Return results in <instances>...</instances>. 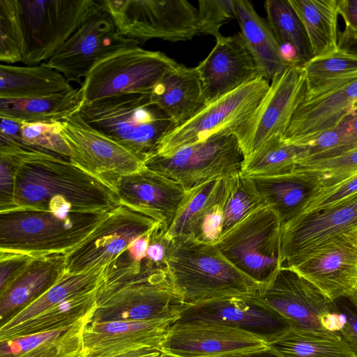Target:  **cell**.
I'll return each instance as SVG.
<instances>
[{"mask_svg": "<svg viewBox=\"0 0 357 357\" xmlns=\"http://www.w3.org/2000/svg\"><path fill=\"white\" fill-rule=\"evenodd\" d=\"M58 197L84 212L107 213L120 204L111 187L69 160L31 149L17 169L11 209L42 208Z\"/></svg>", "mask_w": 357, "mask_h": 357, "instance_id": "obj_1", "label": "cell"}, {"mask_svg": "<svg viewBox=\"0 0 357 357\" xmlns=\"http://www.w3.org/2000/svg\"><path fill=\"white\" fill-rule=\"evenodd\" d=\"M111 212V211H110ZM84 212L58 197L42 208L0 212V252L40 257L66 255L110 213Z\"/></svg>", "mask_w": 357, "mask_h": 357, "instance_id": "obj_2", "label": "cell"}, {"mask_svg": "<svg viewBox=\"0 0 357 357\" xmlns=\"http://www.w3.org/2000/svg\"><path fill=\"white\" fill-rule=\"evenodd\" d=\"M167 270L185 305L231 296H251L260 284L242 273L215 244L191 237L172 240Z\"/></svg>", "mask_w": 357, "mask_h": 357, "instance_id": "obj_3", "label": "cell"}, {"mask_svg": "<svg viewBox=\"0 0 357 357\" xmlns=\"http://www.w3.org/2000/svg\"><path fill=\"white\" fill-rule=\"evenodd\" d=\"M79 113L90 126L144 162L155 153L161 139L176 127L151 98L150 93H124L88 104Z\"/></svg>", "mask_w": 357, "mask_h": 357, "instance_id": "obj_4", "label": "cell"}, {"mask_svg": "<svg viewBox=\"0 0 357 357\" xmlns=\"http://www.w3.org/2000/svg\"><path fill=\"white\" fill-rule=\"evenodd\" d=\"M185 306L168 270L143 272L114 284H102L88 324L111 321H175Z\"/></svg>", "mask_w": 357, "mask_h": 357, "instance_id": "obj_5", "label": "cell"}, {"mask_svg": "<svg viewBox=\"0 0 357 357\" xmlns=\"http://www.w3.org/2000/svg\"><path fill=\"white\" fill-rule=\"evenodd\" d=\"M245 160L235 135L225 132L169 154H155L144 166L191 192L212 180L242 173Z\"/></svg>", "mask_w": 357, "mask_h": 357, "instance_id": "obj_6", "label": "cell"}, {"mask_svg": "<svg viewBox=\"0 0 357 357\" xmlns=\"http://www.w3.org/2000/svg\"><path fill=\"white\" fill-rule=\"evenodd\" d=\"M26 66L46 62L97 9L101 0H16Z\"/></svg>", "mask_w": 357, "mask_h": 357, "instance_id": "obj_7", "label": "cell"}, {"mask_svg": "<svg viewBox=\"0 0 357 357\" xmlns=\"http://www.w3.org/2000/svg\"><path fill=\"white\" fill-rule=\"evenodd\" d=\"M159 51L134 46L98 61L82 84L84 104L124 93H151L157 82L178 66Z\"/></svg>", "mask_w": 357, "mask_h": 357, "instance_id": "obj_8", "label": "cell"}, {"mask_svg": "<svg viewBox=\"0 0 357 357\" xmlns=\"http://www.w3.org/2000/svg\"><path fill=\"white\" fill-rule=\"evenodd\" d=\"M281 227L275 212L264 205L221 236L215 245L242 273L264 284L281 266Z\"/></svg>", "mask_w": 357, "mask_h": 357, "instance_id": "obj_9", "label": "cell"}, {"mask_svg": "<svg viewBox=\"0 0 357 357\" xmlns=\"http://www.w3.org/2000/svg\"><path fill=\"white\" fill-rule=\"evenodd\" d=\"M119 33L139 43L186 41L199 35L197 9L185 0H101Z\"/></svg>", "mask_w": 357, "mask_h": 357, "instance_id": "obj_10", "label": "cell"}, {"mask_svg": "<svg viewBox=\"0 0 357 357\" xmlns=\"http://www.w3.org/2000/svg\"><path fill=\"white\" fill-rule=\"evenodd\" d=\"M269 86L268 79L259 78L207 104L189 121L167 132L155 154H169L219 133H233L255 109Z\"/></svg>", "mask_w": 357, "mask_h": 357, "instance_id": "obj_11", "label": "cell"}, {"mask_svg": "<svg viewBox=\"0 0 357 357\" xmlns=\"http://www.w3.org/2000/svg\"><path fill=\"white\" fill-rule=\"evenodd\" d=\"M61 134L75 166L104 182L114 190L119 180L144 164L134 154L88 124L77 112L59 121Z\"/></svg>", "mask_w": 357, "mask_h": 357, "instance_id": "obj_12", "label": "cell"}, {"mask_svg": "<svg viewBox=\"0 0 357 357\" xmlns=\"http://www.w3.org/2000/svg\"><path fill=\"white\" fill-rule=\"evenodd\" d=\"M272 308L301 332L327 333L324 319L337 312L335 301L294 269L280 267L271 280L251 295Z\"/></svg>", "mask_w": 357, "mask_h": 357, "instance_id": "obj_13", "label": "cell"}, {"mask_svg": "<svg viewBox=\"0 0 357 357\" xmlns=\"http://www.w3.org/2000/svg\"><path fill=\"white\" fill-rule=\"evenodd\" d=\"M162 223L151 214L120 204L79 245L66 255L65 273L107 265L134 241Z\"/></svg>", "mask_w": 357, "mask_h": 357, "instance_id": "obj_14", "label": "cell"}, {"mask_svg": "<svg viewBox=\"0 0 357 357\" xmlns=\"http://www.w3.org/2000/svg\"><path fill=\"white\" fill-rule=\"evenodd\" d=\"M305 91L301 66L292 64L273 78L257 107L233 132L245 158L271 137H283Z\"/></svg>", "mask_w": 357, "mask_h": 357, "instance_id": "obj_15", "label": "cell"}, {"mask_svg": "<svg viewBox=\"0 0 357 357\" xmlns=\"http://www.w3.org/2000/svg\"><path fill=\"white\" fill-rule=\"evenodd\" d=\"M139 42L122 36L101 6L92 13L45 63L69 82H80L100 60Z\"/></svg>", "mask_w": 357, "mask_h": 357, "instance_id": "obj_16", "label": "cell"}, {"mask_svg": "<svg viewBox=\"0 0 357 357\" xmlns=\"http://www.w3.org/2000/svg\"><path fill=\"white\" fill-rule=\"evenodd\" d=\"M357 105V73L306 89L283 135L288 144L305 146L336 127Z\"/></svg>", "mask_w": 357, "mask_h": 357, "instance_id": "obj_17", "label": "cell"}, {"mask_svg": "<svg viewBox=\"0 0 357 357\" xmlns=\"http://www.w3.org/2000/svg\"><path fill=\"white\" fill-rule=\"evenodd\" d=\"M356 228L357 193L301 214L281 227L280 267H295L316 248Z\"/></svg>", "mask_w": 357, "mask_h": 357, "instance_id": "obj_18", "label": "cell"}, {"mask_svg": "<svg viewBox=\"0 0 357 357\" xmlns=\"http://www.w3.org/2000/svg\"><path fill=\"white\" fill-rule=\"evenodd\" d=\"M197 321L246 331L267 344L291 329L282 316L252 296H226L185 305L172 324Z\"/></svg>", "mask_w": 357, "mask_h": 357, "instance_id": "obj_19", "label": "cell"}, {"mask_svg": "<svg viewBox=\"0 0 357 357\" xmlns=\"http://www.w3.org/2000/svg\"><path fill=\"white\" fill-rule=\"evenodd\" d=\"M291 268L333 301L351 296L357 288V228L316 248Z\"/></svg>", "mask_w": 357, "mask_h": 357, "instance_id": "obj_20", "label": "cell"}, {"mask_svg": "<svg viewBox=\"0 0 357 357\" xmlns=\"http://www.w3.org/2000/svg\"><path fill=\"white\" fill-rule=\"evenodd\" d=\"M208 56L196 66L208 104L264 75L241 32L220 36Z\"/></svg>", "mask_w": 357, "mask_h": 357, "instance_id": "obj_21", "label": "cell"}, {"mask_svg": "<svg viewBox=\"0 0 357 357\" xmlns=\"http://www.w3.org/2000/svg\"><path fill=\"white\" fill-rule=\"evenodd\" d=\"M268 347L264 340L246 331L197 321L172 324L161 349L175 357H213Z\"/></svg>", "mask_w": 357, "mask_h": 357, "instance_id": "obj_22", "label": "cell"}, {"mask_svg": "<svg viewBox=\"0 0 357 357\" xmlns=\"http://www.w3.org/2000/svg\"><path fill=\"white\" fill-rule=\"evenodd\" d=\"M172 320L91 322L82 332V357H112L143 348L162 351Z\"/></svg>", "mask_w": 357, "mask_h": 357, "instance_id": "obj_23", "label": "cell"}, {"mask_svg": "<svg viewBox=\"0 0 357 357\" xmlns=\"http://www.w3.org/2000/svg\"><path fill=\"white\" fill-rule=\"evenodd\" d=\"M114 191L120 204L151 214L162 222L166 233L190 192L145 166L121 177Z\"/></svg>", "mask_w": 357, "mask_h": 357, "instance_id": "obj_24", "label": "cell"}, {"mask_svg": "<svg viewBox=\"0 0 357 357\" xmlns=\"http://www.w3.org/2000/svg\"><path fill=\"white\" fill-rule=\"evenodd\" d=\"M223 178L214 179L191 191L166 233L171 240L191 237L215 244L222 228Z\"/></svg>", "mask_w": 357, "mask_h": 357, "instance_id": "obj_25", "label": "cell"}, {"mask_svg": "<svg viewBox=\"0 0 357 357\" xmlns=\"http://www.w3.org/2000/svg\"><path fill=\"white\" fill-rule=\"evenodd\" d=\"M66 255L35 257L10 283L0 289L1 324L24 309L65 273Z\"/></svg>", "mask_w": 357, "mask_h": 357, "instance_id": "obj_26", "label": "cell"}, {"mask_svg": "<svg viewBox=\"0 0 357 357\" xmlns=\"http://www.w3.org/2000/svg\"><path fill=\"white\" fill-rule=\"evenodd\" d=\"M249 178L264 204L275 212L282 226L302 214L321 188L318 176L309 171Z\"/></svg>", "mask_w": 357, "mask_h": 357, "instance_id": "obj_27", "label": "cell"}, {"mask_svg": "<svg viewBox=\"0 0 357 357\" xmlns=\"http://www.w3.org/2000/svg\"><path fill=\"white\" fill-rule=\"evenodd\" d=\"M150 96L176 127L189 121L207 105L196 67L180 63L157 82Z\"/></svg>", "mask_w": 357, "mask_h": 357, "instance_id": "obj_28", "label": "cell"}, {"mask_svg": "<svg viewBox=\"0 0 357 357\" xmlns=\"http://www.w3.org/2000/svg\"><path fill=\"white\" fill-rule=\"evenodd\" d=\"M87 321L0 342V357H82Z\"/></svg>", "mask_w": 357, "mask_h": 357, "instance_id": "obj_29", "label": "cell"}, {"mask_svg": "<svg viewBox=\"0 0 357 357\" xmlns=\"http://www.w3.org/2000/svg\"><path fill=\"white\" fill-rule=\"evenodd\" d=\"M234 3L241 33L265 78L270 82L291 64L283 57L268 22L258 15L251 2L234 0Z\"/></svg>", "mask_w": 357, "mask_h": 357, "instance_id": "obj_30", "label": "cell"}, {"mask_svg": "<svg viewBox=\"0 0 357 357\" xmlns=\"http://www.w3.org/2000/svg\"><path fill=\"white\" fill-rule=\"evenodd\" d=\"M73 87L60 73L45 62L36 66H18L1 63L0 98H31L48 96Z\"/></svg>", "mask_w": 357, "mask_h": 357, "instance_id": "obj_31", "label": "cell"}, {"mask_svg": "<svg viewBox=\"0 0 357 357\" xmlns=\"http://www.w3.org/2000/svg\"><path fill=\"white\" fill-rule=\"evenodd\" d=\"M83 105L80 87L43 97L0 98V118L28 123H53L79 112Z\"/></svg>", "mask_w": 357, "mask_h": 357, "instance_id": "obj_32", "label": "cell"}, {"mask_svg": "<svg viewBox=\"0 0 357 357\" xmlns=\"http://www.w3.org/2000/svg\"><path fill=\"white\" fill-rule=\"evenodd\" d=\"M105 266H97L79 273H65L37 299L1 323L0 336L66 299L101 286L105 280Z\"/></svg>", "mask_w": 357, "mask_h": 357, "instance_id": "obj_33", "label": "cell"}, {"mask_svg": "<svg viewBox=\"0 0 357 357\" xmlns=\"http://www.w3.org/2000/svg\"><path fill=\"white\" fill-rule=\"evenodd\" d=\"M301 20L312 59L337 52L338 0H289Z\"/></svg>", "mask_w": 357, "mask_h": 357, "instance_id": "obj_34", "label": "cell"}, {"mask_svg": "<svg viewBox=\"0 0 357 357\" xmlns=\"http://www.w3.org/2000/svg\"><path fill=\"white\" fill-rule=\"evenodd\" d=\"M102 286V285H101ZM71 297L49 308L0 336V342L18 337L57 330L82 321H89L96 305L100 287Z\"/></svg>", "mask_w": 357, "mask_h": 357, "instance_id": "obj_35", "label": "cell"}, {"mask_svg": "<svg viewBox=\"0 0 357 357\" xmlns=\"http://www.w3.org/2000/svg\"><path fill=\"white\" fill-rule=\"evenodd\" d=\"M268 345L280 357H357L338 332L290 329Z\"/></svg>", "mask_w": 357, "mask_h": 357, "instance_id": "obj_36", "label": "cell"}, {"mask_svg": "<svg viewBox=\"0 0 357 357\" xmlns=\"http://www.w3.org/2000/svg\"><path fill=\"white\" fill-rule=\"evenodd\" d=\"M306 149V146L288 144L282 136L274 135L245 158L242 174L248 177H268L294 173Z\"/></svg>", "mask_w": 357, "mask_h": 357, "instance_id": "obj_37", "label": "cell"}, {"mask_svg": "<svg viewBox=\"0 0 357 357\" xmlns=\"http://www.w3.org/2000/svg\"><path fill=\"white\" fill-rule=\"evenodd\" d=\"M264 8L268 24L280 47H291L296 64L303 66L312 59L307 36L289 0H267Z\"/></svg>", "mask_w": 357, "mask_h": 357, "instance_id": "obj_38", "label": "cell"}, {"mask_svg": "<svg viewBox=\"0 0 357 357\" xmlns=\"http://www.w3.org/2000/svg\"><path fill=\"white\" fill-rule=\"evenodd\" d=\"M264 205L249 177L240 173L224 178L221 236Z\"/></svg>", "mask_w": 357, "mask_h": 357, "instance_id": "obj_39", "label": "cell"}, {"mask_svg": "<svg viewBox=\"0 0 357 357\" xmlns=\"http://www.w3.org/2000/svg\"><path fill=\"white\" fill-rule=\"evenodd\" d=\"M0 135L13 141L67 156L70 149L61 134L59 121L28 123L1 118Z\"/></svg>", "mask_w": 357, "mask_h": 357, "instance_id": "obj_40", "label": "cell"}, {"mask_svg": "<svg viewBox=\"0 0 357 357\" xmlns=\"http://www.w3.org/2000/svg\"><path fill=\"white\" fill-rule=\"evenodd\" d=\"M306 89L357 73V56L337 52L311 59L302 66Z\"/></svg>", "mask_w": 357, "mask_h": 357, "instance_id": "obj_41", "label": "cell"}, {"mask_svg": "<svg viewBox=\"0 0 357 357\" xmlns=\"http://www.w3.org/2000/svg\"><path fill=\"white\" fill-rule=\"evenodd\" d=\"M296 171L316 174L321 188L333 186L357 174V149L329 158L299 162Z\"/></svg>", "mask_w": 357, "mask_h": 357, "instance_id": "obj_42", "label": "cell"}, {"mask_svg": "<svg viewBox=\"0 0 357 357\" xmlns=\"http://www.w3.org/2000/svg\"><path fill=\"white\" fill-rule=\"evenodd\" d=\"M32 146L17 143L0 135V212L13 206V192L16 174Z\"/></svg>", "mask_w": 357, "mask_h": 357, "instance_id": "obj_43", "label": "cell"}, {"mask_svg": "<svg viewBox=\"0 0 357 357\" xmlns=\"http://www.w3.org/2000/svg\"><path fill=\"white\" fill-rule=\"evenodd\" d=\"M23 39L16 0H0V61L22 62Z\"/></svg>", "mask_w": 357, "mask_h": 357, "instance_id": "obj_44", "label": "cell"}, {"mask_svg": "<svg viewBox=\"0 0 357 357\" xmlns=\"http://www.w3.org/2000/svg\"><path fill=\"white\" fill-rule=\"evenodd\" d=\"M197 9L199 34L221 36V27L236 19L234 0H201Z\"/></svg>", "mask_w": 357, "mask_h": 357, "instance_id": "obj_45", "label": "cell"}, {"mask_svg": "<svg viewBox=\"0 0 357 357\" xmlns=\"http://www.w3.org/2000/svg\"><path fill=\"white\" fill-rule=\"evenodd\" d=\"M172 241L166 236L162 223L157 225L150 234L146 257L141 272L167 270V260Z\"/></svg>", "mask_w": 357, "mask_h": 357, "instance_id": "obj_46", "label": "cell"}, {"mask_svg": "<svg viewBox=\"0 0 357 357\" xmlns=\"http://www.w3.org/2000/svg\"><path fill=\"white\" fill-rule=\"evenodd\" d=\"M357 193V174L333 186L321 188L304 211L325 208Z\"/></svg>", "mask_w": 357, "mask_h": 357, "instance_id": "obj_47", "label": "cell"}, {"mask_svg": "<svg viewBox=\"0 0 357 357\" xmlns=\"http://www.w3.org/2000/svg\"><path fill=\"white\" fill-rule=\"evenodd\" d=\"M335 303L342 317L339 333L357 355V307L348 297L337 299Z\"/></svg>", "mask_w": 357, "mask_h": 357, "instance_id": "obj_48", "label": "cell"}, {"mask_svg": "<svg viewBox=\"0 0 357 357\" xmlns=\"http://www.w3.org/2000/svg\"><path fill=\"white\" fill-rule=\"evenodd\" d=\"M36 257L0 252V289L15 278Z\"/></svg>", "mask_w": 357, "mask_h": 357, "instance_id": "obj_49", "label": "cell"}, {"mask_svg": "<svg viewBox=\"0 0 357 357\" xmlns=\"http://www.w3.org/2000/svg\"><path fill=\"white\" fill-rule=\"evenodd\" d=\"M339 15L343 19L345 33H357V0H338Z\"/></svg>", "mask_w": 357, "mask_h": 357, "instance_id": "obj_50", "label": "cell"}, {"mask_svg": "<svg viewBox=\"0 0 357 357\" xmlns=\"http://www.w3.org/2000/svg\"><path fill=\"white\" fill-rule=\"evenodd\" d=\"M340 123L343 126L347 135L348 146L346 151L355 149L357 146V105Z\"/></svg>", "mask_w": 357, "mask_h": 357, "instance_id": "obj_51", "label": "cell"}, {"mask_svg": "<svg viewBox=\"0 0 357 357\" xmlns=\"http://www.w3.org/2000/svg\"><path fill=\"white\" fill-rule=\"evenodd\" d=\"M338 50L357 56V33H349L341 31L338 38Z\"/></svg>", "mask_w": 357, "mask_h": 357, "instance_id": "obj_52", "label": "cell"}, {"mask_svg": "<svg viewBox=\"0 0 357 357\" xmlns=\"http://www.w3.org/2000/svg\"><path fill=\"white\" fill-rule=\"evenodd\" d=\"M213 357H280L270 347L262 349H257L242 352L231 353Z\"/></svg>", "mask_w": 357, "mask_h": 357, "instance_id": "obj_53", "label": "cell"}, {"mask_svg": "<svg viewBox=\"0 0 357 357\" xmlns=\"http://www.w3.org/2000/svg\"><path fill=\"white\" fill-rule=\"evenodd\" d=\"M162 351L156 348H143L112 357H158Z\"/></svg>", "mask_w": 357, "mask_h": 357, "instance_id": "obj_54", "label": "cell"}, {"mask_svg": "<svg viewBox=\"0 0 357 357\" xmlns=\"http://www.w3.org/2000/svg\"><path fill=\"white\" fill-rule=\"evenodd\" d=\"M351 301L357 307V288L354 293L349 297H348Z\"/></svg>", "mask_w": 357, "mask_h": 357, "instance_id": "obj_55", "label": "cell"}, {"mask_svg": "<svg viewBox=\"0 0 357 357\" xmlns=\"http://www.w3.org/2000/svg\"><path fill=\"white\" fill-rule=\"evenodd\" d=\"M158 357H175V356L169 355V354L164 353V352H162L161 354Z\"/></svg>", "mask_w": 357, "mask_h": 357, "instance_id": "obj_56", "label": "cell"}, {"mask_svg": "<svg viewBox=\"0 0 357 357\" xmlns=\"http://www.w3.org/2000/svg\"><path fill=\"white\" fill-rule=\"evenodd\" d=\"M355 149H357V146H356Z\"/></svg>", "mask_w": 357, "mask_h": 357, "instance_id": "obj_57", "label": "cell"}]
</instances>
